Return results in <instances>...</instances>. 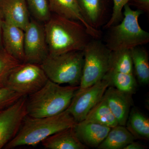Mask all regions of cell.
<instances>
[{
  "label": "cell",
  "instance_id": "8fae6325",
  "mask_svg": "<svg viewBox=\"0 0 149 149\" xmlns=\"http://www.w3.org/2000/svg\"><path fill=\"white\" fill-rule=\"evenodd\" d=\"M132 95L109 86L103 98L117 120L118 125L125 126L132 104Z\"/></svg>",
  "mask_w": 149,
  "mask_h": 149
},
{
  "label": "cell",
  "instance_id": "30bf717a",
  "mask_svg": "<svg viewBox=\"0 0 149 149\" xmlns=\"http://www.w3.org/2000/svg\"><path fill=\"white\" fill-rule=\"evenodd\" d=\"M27 96H22L13 104L0 111V134L15 136L27 115Z\"/></svg>",
  "mask_w": 149,
  "mask_h": 149
},
{
  "label": "cell",
  "instance_id": "7a4b0ae2",
  "mask_svg": "<svg viewBox=\"0 0 149 149\" xmlns=\"http://www.w3.org/2000/svg\"><path fill=\"white\" fill-rule=\"evenodd\" d=\"M76 123L68 111L49 117H25L16 135L4 147L13 149L21 146H35L49 136L73 127Z\"/></svg>",
  "mask_w": 149,
  "mask_h": 149
},
{
  "label": "cell",
  "instance_id": "d6986e66",
  "mask_svg": "<svg viewBox=\"0 0 149 149\" xmlns=\"http://www.w3.org/2000/svg\"><path fill=\"white\" fill-rule=\"evenodd\" d=\"M133 71L138 82L141 85L149 83V55L145 48L138 46L130 49Z\"/></svg>",
  "mask_w": 149,
  "mask_h": 149
},
{
  "label": "cell",
  "instance_id": "7c38bea8",
  "mask_svg": "<svg viewBox=\"0 0 149 149\" xmlns=\"http://www.w3.org/2000/svg\"><path fill=\"white\" fill-rule=\"evenodd\" d=\"M51 12L65 18L80 22L93 39H100L101 31L91 27L81 13L77 0H48Z\"/></svg>",
  "mask_w": 149,
  "mask_h": 149
},
{
  "label": "cell",
  "instance_id": "9c48e42d",
  "mask_svg": "<svg viewBox=\"0 0 149 149\" xmlns=\"http://www.w3.org/2000/svg\"><path fill=\"white\" fill-rule=\"evenodd\" d=\"M24 62L40 64L49 55L44 26L30 20L24 31Z\"/></svg>",
  "mask_w": 149,
  "mask_h": 149
},
{
  "label": "cell",
  "instance_id": "ba28073f",
  "mask_svg": "<svg viewBox=\"0 0 149 149\" xmlns=\"http://www.w3.org/2000/svg\"><path fill=\"white\" fill-rule=\"evenodd\" d=\"M109 86V82L102 79L89 88L77 90L66 109L76 123L85 120L88 113L102 98Z\"/></svg>",
  "mask_w": 149,
  "mask_h": 149
},
{
  "label": "cell",
  "instance_id": "d4e9b609",
  "mask_svg": "<svg viewBox=\"0 0 149 149\" xmlns=\"http://www.w3.org/2000/svg\"><path fill=\"white\" fill-rule=\"evenodd\" d=\"M29 11L36 20L46 22L52 16L48 0H25Z\"/></svg>",
  "mask_w": 149,
  "mask_h": 149
},
{
  "label": "cell",
  "instance_id": "4316f807",
  "mask_svg": "<svg viewBox=\"0 0 149 149\" xmlns=\"http://www.w3.org/2000/svg\"><path fill=\"white\" fill-rule=\"evenodd\" d=\"M22 96L7 87L0 88V111L13 104Z\"/></svg>",
  "mask_w": 149,
  "mask_h": 149
},
{
  "label": "cell",
  "instance_id": "ffe728a7",
  "mask_svg": "<svg viewBox=\"0 0 149 149\" xmlns=\"http://www.w3.org/2000/svg\"><path fill=\"white\" fill-rule=\"evenodd\" d=\"M103 79L107 80L109 86L123 93L131 95L136 93L137 82L134 74L109 71Z\"/></svg>",
  "mask_w": 149,
  "mask_h": 149
},
{
  "label": "cell",
  "instance_id": "cb8c5ba5",
  "mask_svg": "<svg viewBox=\"0 0 149 149\" xmlns=\"http://www.w3.org/2000/svg\"><path fill=\"white\" fill-rule=\"evenodd\" d=\"M20 63L18 60L7 52L3 48L0 49V88L6 87L10 72Z\"/></svg>",
  "mask_w": 149,
  "mask_h": 149
},
{
  "label": "cell",
  "instance_id": "603a6c76",
  "mask_svg": "<svg viewBox=\"0 0 149 149\" xmlns=\"http://www.w3.org/2000/svg\"><path fill=\"white\" fill-rule=\"evenodd\" d=\"M109 71L134 74L130 49H124L111 51Z\"/></svg>",
  "mask_w": 149,
  "mask_h": 149
},
{
  "label": "cell",
  "instance_id": "484cf974",
  "mask_svg": "<svg viewBox=\"0 0 149 149\" xmlns=\"http://www.w3.org/2000/svg\"><path fill=\"white\" fill-rule=\"evenodd\" d=\"M130 0H113V6L112 13L109 21L104 26V28L108 29L111 26L120 23L123 18V9Z\"/></svg>",
  "mask_w": 149,
  "mask_h": 149
},
{
  "label": "cell",
  "instance_id": "8992f818",
  "mask_svg": "<svg viewBox=\"0 0 149 149\" xmlns=\"http://www.w3.org/2000/svg\"><path fill=\"white\" fill-rule=\"evenodd\" d=\"M83 52L84 64L78 90L89 88L102 80L109 70L111 51L100 39H91Z\"/></svg>",
  "mask_w": 149,
  "mask_h": 149
},
{
  "label": "cell",
  "instance_id": "7402d4cb",
  "mask_svg": "<svg viewBox=\"0 0 149 149\" xmlns=\"http://www.w3.org/2000/svg\"><path fill=\"white\" fill-rule=\"evenodd\" d=\"M84 120L99 123L111 128L118 125L117 120L103 97L88 113Z\"/></svg>",
  "mask_w": 149,
  "mask_h": 149
},
{
  "label": "cell",
  "instance_id": "3957f363",
  "mask_svg": "<svg viewBox=\"0 0 149 149\" xmlns=\"http://www.w3.org/2000/svg\"><path fill=\"white\" fill-rule=\"evenodd\" d=\"M79 86H61L48 80L41 89L27 96V115L35 118L54 116L67 109Z\"/></svg>",
  "mask_w": 149,
  "mask_h": 149
},
{
  "label": "cell",
  "instance_id": "6da1fadb",
  "mask_svg": "<svg viewBox=\"0 0 149 149\" xmlns=\"http://www.w3.org/2000/svg\"><path fill=\"white\" fill-rule=\"evenodd\" d=\"M44 27L49 55L83 51L93 39L80 22L55 14Z\"/></svg>",
  "mask_w": 149,
  "mask_h": 149
},
{
  "label": "cell",
  "instance_id": "4fadbf2b",
  "mask_svg": "<svg viewBox=\"0 0 149 149\" xmlns=\"http://www.w3.org/2000/svg\"><path fill=\"white\" fill-rule=\"evenodd\" d=\"M2 37L4 49L20 62H24V30L3 20Z\"/></svg>",
  "mask_w": 149,
  "mask_h": 149
},
{
  "label": "cell",
  "instance_id": "f1b7e54d",
  "mask_svg": "<svg viewBox=\"0 0 149 149\" xmlns=\"http://www.w3.org/2000/svg\"><path fill=\"white\" fill-rule=\"evenodd\" d=\"M146 148H147V147L138 142H135L134 141L128 144L123 149H144Z\"/></svg>",
  "mask_w": 149,
  "mask_h": 149
},
{
  "label": "cell",
  "instance_id": "44dd1931",
  "mask_svg": "<svg viewBox=\"0 0 149 149\" xmlns=\"http://www.w3.org/2000/svg\"><path fill=\"white\" fill-rule=\"evenodd\" d=\"M126 124L127 129L135 137L149 140V118L138 109L133 108L130 111Z\"/></svg>",
  "mask_w": 149,
  "mask_h": 149
},
{
  "label": "cell",
  "instance_id": "277c9868",
  "mask_svg": "<svg viewBox=\"0 0 149 149\" xmlns=\"http://www.w3.org/2000/svg\"><path fill=\"white\" fill-rule=\"evenodd\" d=\"M123 8V18L120 23L108 29L106 45L111 51L130 49L149 42V33L139 24V16L143 12L138 9L133 10L128 4Z\"/></svg>",
  "mask_w": 149,
  "mask_h": 149
},
{
  "label": "cell",
  "instance_id": "f546056e",
  "mask_svg": "<svg viewBox=\"0 0 149 149\" xmlns=\"http://www.w3.org/2000/svg\"><path fill=\"white\" fill-rule=\"evenodd\" d=\"M2 16L0 13V49H3L2 37Z\"/></svg>",
  "mask_w": 149,
  "mask_h": 149
},
{
  "label": "cell",
  "instance_id": "9a60e30c",
  "mask_svg": "<svg viewBox=\"0 0 149 149\" xmlns=\"http://www.w3.org/2000/svg\"><path fill=\"white\" fill-rule=\"evenodd\" d=\"M73 128L77 138L83 144L92 148H97L111 128L84 120L76 123Z\"/></svg>",
  "mask_w": 149,
  "mask_h": 149
},
{
  "label": "cell",
  "instance_id": "5bb4252c",
  "mask_svg": "<svg viewBox=\"0 0 149 149\" xmlns=\"http://www.w3.org/2000/svg\"><path fill=\"white\" fill-rule=\"evenodd\" d=\"M0 13L4 20L24 30L30 20L25 0H0Z\"/></svg>",
  "mask_w": 149,
  "mask_h": 149
},
{
  "label": "cell",
  "instance_id": "ac0fdd59",
  "mask_svg": "<svg viewBox=\"0 0 149 149\" xmlns=\"http://www.w3.org/2000/svg\"><path fill=\"white\" fill-rule=\"evenodd\" d=\"M136 137L123 125L111 128L104 140L97 147L99 149H123L132 143Z\"/></svg>",
  "mask_w": 149,
  "mask_h": 149
},
{
  "label": "cell",
  "instance_id": "5b68a950",
  "mask_svg": "<svg viewBox=\"0 0 149 149\" xmlns=\"http://www.w3.org/2000/svg\"><path fill=\"white\" fill-rule=\"evenodd\" d=\"M84 64L83 51L49 55L40 64L48 79L59 85L79 86Z\"/></svg>",
  "mask_w": 149,
  "mask_h": 149
},
{
  "label": "cell",
  "instance_id": "52a82bcc",
  "mask_svg": "<svg viewBox=\"0 0 149 149\" xmlns=\"http://www.w3.org/2000/svg\"><path fill=\"white\" fill-rule=\"evenodd\" d=\"M48 80L40 65L21 63L10 72L6 87L22 96H28L41 89Z\"/></svg>",
  "mask_w": 149,
  "mask_h": 149
},
{
  "label": "cell",
  "instance_id": "e0dca14e",
  "mask_svg": "<svg viewBox=\"0 0 149 149\" xmlns=\"http://www.w3.org/2000/svg\"><path fill=\"white\" fill-rule=\"evenodd\" d=\"M41 143L48 149H85L87 147L78 139L73 127L54 133Z\"/></svg>",
  "mask_w": 149,
  "mask_h": 149
},
{
  "label": "cell",
  "instance_id": "2e32d148",
  "mask_svg": "<svg viewBox=\"0 0 149 149\" xmlns=\"http://www.w3.org/2000/svg\"><path fill=\"white\" fill-rule=\"evenodd\" d=\"M81 13L91 27L99 29L106 19L107 0H77Z\"/></svg>",
  "mask_w": 149,
  "mask_h": 149
},
{
  "label": "cell",
  "instance_id": "83f0119b",
  "mask_svg": "<svg viewBox=\"0 0 149 149\" xmlns=\"http://www.w3.org/2000/svg\"><path fill=\"white\" fill-rule=\"evenodd\" d=\"M128 4L135 7L143 12L149 14V0H130Z\"/></svg>",
  "mask_w": 149,
  "mask_h": 149
}]
</instances>
